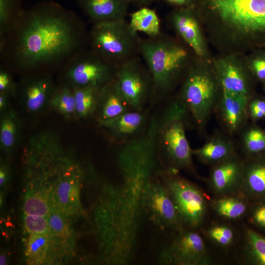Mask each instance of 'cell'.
<instances>
[{
    "label": "cell",
    "mask_w": 265,
    "mask_h": 265,
    "mask_svg": "<svg viewBox=\"0 0 265 265\" xmlns=\"http://www.w3.org/2000/svg\"><path fill=\"white\" fill-rule=\"evenodd\" d=\"M163 183L177 210L181 223L195 227L202 221L206 210L204 196L189 182L180 177L165 175Z\"/></svg>",
    "instance_id": "9c48e42d"
},
{
    "label": "cell",
    "mask_w": 265,
    "mask_h": 265,
    "mask_svg": "<svg viewBox=\"0 0 265 265\" xmlns=\"http://www.w3.org/2000/svg\"><path fill=\"white\" fill-rule=\"evenodd\" d=\"M167 22L178 38L186 44L195 56L205 57L207 52L200 21L193 6L176 7L169 14Z\"/></svg>",
    "instance_id": "7c38bea8"
},
{
    "label": "cell",
    "mask_w": 265,
    "mask_h": 265,
    "mask_svg": "<svg viewBox=\"0 0 265 265\" xmlns=\"http://www.w3.org/2000/svg\"><path fill=\"white\" fill-rule=\"evenodd\" d=\"M117 69L88 48L72 58L60 74L62 82L72 87H102L115 79Z\"/></svg>",
    "instance_id": "52a82bcc"
},
{
    "label": "cell",
    "mask_w": 265,
    "mask_h": 265,
    "mask_svg": "<svg viewBox=\"0 0 265 265\" xmlns=\"http://www.w3.org/2000/svg\"><path fill=\"white\" fill-rule=\"evenodd\" d=\"M125 19L92 24L89 48L106 63L116 68L140 56L142 38Z\"/></svg>",
    "instance_id": "277c9868"
},
{
    "label": "cell",
    "mask_w": 265,
    "mask_h": 265,
    "mask_svg": "<svg viewBox=\"0 0 265 265\" xmlns=\"http://www.w3.org/2000/svg\"></svg>",
    "instance_id": "f6af8a7d"
},
{
    "label": "cell",
    "mask_w": 265,
    "mask_h": 265,
    "mask_svg": "<svg viewBox=\"0 0 265 265\" xmlns=\"http://www.w3.org/2000/svg\"><path fill=\"white\" fill-rule=\"evenodd\" d=\"M115 79L125 102L134 110L140 111L148 97L152 96V78L140 56L118 67Z\"/></svg>",
    "instance_id": "ba28073f"
},
{
    "label": "cell",
    "mask_w": 265,
    "mask_h": 265,
    "mask_svg": "<svg viewBox=\"0 0 265 265\" xmlns=\"http://www.w3.org/2000/svg\"><path fill=\"white\" fill-rule=\"evenodd\" d=\"M245 183L250 191L265 193V164H256L250 167L245 175Z\"/></svg>",
    "instance_id": "484cf974"
},
{
    "label": "cell",
    "mask_w": 265,
    "mask_h": 265,
    "mask_svg": "<svg viewBox=\"0 0 265 265\" xmlns=\"http://www.w3.org/2000/svg\"><path fill=\"white\" fill-rule=\"evenodd\" d=\"M20 131V123L14 110L9 109L2 114L0 124V146L2 151L9 154L14 150L18 143Z\"/></svg>",
    "instance_id": "ffe728a7"
},
{
    "label": "cell",
    "mask_w": 265,
    "mask_h": 265,
    "mask_svg": "<svg viewBox=\"0 0 265 265\" xmlns=\"http://www.w3.org/2000/svg\"><path fill=\"white\" fill-rule=\"evenodd\" d=\"M0 259V264L1 265L6 264V258L4 255H1Z\"/></svg>",
    "instance_id": "ee69618b"
},
{
    "label": "cell",
    "mask_w": 265,
    "mask_h": 265,
    "mask_svg": "<svg viewBox=\"0 0 265 265\" xmlns=\"http://www.w3.org/2000/svg\"><path fill=\"white\" fill-rule=\"evenodd\" d=\"M193 60L183 80L180 100L199 124L207 118L215 103L217 94L215 79Z\"/></svg>",
    "instance_id": "8992f818"
},
{
    "label": "cell",
    "mask_w": 265,
    "mask_h": 265,
    "mask_svg": "<svg viewBox=\"0 0 265 265\" xmlns=\"http://www.w3.org/2000/svg\"><path fill=\"white\" fill-rule=\"evenodd\" d=\"M55 85L51 75L23 78L18 94L26 112L34 115L42 111L49 104Z\"/></svg>",
    "instance_id": "4fadbf2b"
},
{
    "label": "cell",
    "mask_w": 265,
    "mask_h": 265,
    "mask_svg": "<svg viewBox=\"0 0 265 265\" xmlns=\"http://www.w3.org/2000/svg\"><path fill=\"white\" fill-rule=\"evenodd\" d=\"M142 201L150 220L161 229L176 228L181 223L174 202L163 183L148 181L144 185Z\"/></svg>",
    "instance_id": "30bf717a"
},
{
    "label": "cell",
    "mask_w": 265,
    "mask_h": 265,
    "mask_svg": "<svg viewBox=\"0 0 265 265\" xmlns=\"http://www.w3.org/2000/svg\"><path fill=\"white\" fill-rule=\"evenodd\" d=\"M215 209L220 215L230 219H235L243 214L246 210V206L239 199L224 198L216 202Z\"/></svg>",
    "instance_id": "4316f807"
},
{
    "label": "cell",
    "mask_w": 265,
    "mask_h": 265,
    "mask_svg": "<svg viewBox=\"0 0 265 265\" xmlns=\"http://www.w3.org/2000/svg\"><path fill=\"white\" fill-rule=\"evenodd\" d=\"M253 219L258 225L265 227V205L260 207L255 211Z\"/></svg>",
    "instance_id": "8d00e7d4"
},
{
    "label": "cell",
    "mask_w": 265,
    "mask_h": 265,
    "mask_svg": "<svg viewBox=\"0 0 265 265\" xmlns=\"http://www.w3.org/2000/svg\"><path fill=\"white\" fill-rule=\"evenodd\" d=\"M250 67L259 80H265V52L255 55L250 61Z\"/></svg>",
    "instance_id": "836d02e7"
},
{
    "label": "cell",
    "mask_w": 265,
    "mask_h": 265,
    "mask_svg": "<svg viewBox=\"0 0 265 265\" xmlns=\"http://www.w3.org/2000/svg\"><path fill=\"white\" fill-rule=\"evenodd\" d=\"M10 97L9 95L6 93L0 92V112L1 114L9 109Z\"/></svg>",
    "instance_id": "ab89813d"
},
{
    "label": "cell",
    "mask_w": 265,
    "mask_h": 265,
    "mask_svg": "<svg viewBox=\"0 0 265 265\" xmlns=\"http://www.w3.org/2000/svg\"><path fill=\"white\" fill-rule=\"evenodd\" d=\"M176 7H188L193 6L194 0H162Z\"/></svg>",
    "instance_id": "f35d334b"
},
{
    "label": "cell",
    "mask_w": 265,
    "mask_h": 265,
    "mask_svg": "<svg viewBox=\"0 0 265 265\" xmlns=\"http://www.w3.org/2000/svg\"><path fill=\"white\" fill-rule=\"evenodd\" d=\"M244 141L250 153H256L265 150V133L259 129L249 130L244 135Z\"/></svg>",
    "instance_id": "f1b7e54d"
},
{
    "label": "cell",
    "mask_w": 265,
    "mask_h": 265,
    "mask_svg": "<svg viewBox=\"0 0 265 265\" xmlns=\"http://www.w3.org/2000/svg\"><path fill=\"white\" fill-rule=\"evenodd\" d=\"M251 114L255 119H259L265 116V101L255 100L249 106Z\"/></svg>",
    "instance_id": "e575fe53"
},
{
    "label": "cell",
    "mask_w": 265,
    "mask_h": 265,
    "mask_svg": "<svg viewBox=\"0 0 265 265\" xmlns=\"http://www.w3.org/2000/svg\"><path fill=\"white\" fill-rule=\"evenodd\" d=\"M213 231L220 233L225 238L232 241L233 238V233L232 230L228 227L219 226L212 228Z\"/></svg>",
    "instance_id": "74e56055"
},
{
    "label": "cell",
    "mask_w": 265,
    "mask_h": 265,
    "mask_svg": "<svg viewBox=\"0 0 265 265\" xmlns=\"http://www.w3.org/2000/svg\"><path fill=\"white\" fill-rule=\"evenodd\" d=\"M214 67L222 90L248 96L249 88L245 74L231 55L215 61Z\"/></svg>",
    "instance_id": "9a60e30c"
},
{
    "label": "cell",
    "mask_w": 265,
    "mask_h": 265,
    "mask_svg": "<svg viewBox=\"0 0 265 265\" xmlns=\"http://www.w3.org/2000/svg\"><path fill=\"white\" fill-rule=\"evenodd\" d=\"M222 90L221 109L223 118L229 129L234 131L243 118L248 96Z\"/></svg>",
    "instance_id": "d6986e66"
},
{
    "label": "cell",
    "mask_w": 265,
    "mask_h": 265,
    "mask_svg": "<svg viewBox=\"0 0 265 265\" xmlns=\"http://www.w3.org/2000/svg\"><path fill=\"white\" fill-rule=\"evenodd\" d=\"M49 104L66 119L77 117L74 90L71 85L65 82L55 85Z\"/></svg>",
    "instance_id": "7402d4cb"
},
{
    "label": "cell",
    "mask_w": 265,
    "mask_h": 265,
    "mask_svg": "<svg viewBox=\"0 0 265 265\" xmlns=\"http://www.w3.org/2000/svg\"><path fill=\"white\" fill-rule=\"evenodd\" d=\"M197 15L228 49L241 52L265 46V0H200Z\"/></svg>",
    "instance_id": "7a4b0ae2"
},
{
    "label": "cell",
    "mask_w": 265,
    "mask_h": 265,
    "mask_svg": "<svg viewBox=\"0 0 265 265\" xmlns=\"http://www.w3.org/2000/svg\"><path fill=\"white\" fill-rule=\"evenodd\" d=\"M160 256L165 263L197 265L207 262L204 242L198 233L191 231H182Z\"/></svg>",
    "instance_id": "8fae6325"
},
{
    "label": "cell",
    "mask_w": 265,
    "mask_h": 265,
    "mask_svg": "<svg viewBox=\"0 0 265 265\" xmlns=\"http://www.w3.org/2000/svg\"><path fill=\"white\" fill-rule=\"evenodd\" d=\"M23 0H0V39L10 30L25 10Z\"/></svg>",
    "instance_id": "d4e9b609"
},
{
    "label": "cell",
    "mask_w": 265,
    "mask_h": 265,
    "mask_svg": "<svg viewBox=\"0 0 265 265\" xmlns=\"http://www.w3.org/2000/svg\"><path fill=\"white\" fill-rule=\"evenodd\" d=\"M13 73L2 64L0 67V92L16 97L18 93V84L16 83Z\"/></svg>",
    "instance_id": "f546056e"
},
{
    "label": "cell",
    "mask_w": 265,
    "mask_h": 265,
    "mask_svg": "<svg viewBox=\"0 0 265 265\" xmlns=\"http://www.w3.org/2000/svg\"><path fill=\"white\" fill-rule=\"evenodd\" d=\"M144 115L138 110L127 111L115 117L105 120H98L100 127L114 138L124 139L136 132L144 122Z\"/></svg>",
    "instance_id": "2e32d148"
},
{
    "label": "cell",
    "mask_w": 265,
    "mask_h": 265,
    "mask_svg": "<svg viewBox=\"0 0 265 265\" xmlns=\"http://www.w3.org/2000/svg\"><path fill=\"white\" fill-rule=\"evenodd\" d=\"M89 31L75 12L53 0L25 9L0 39L3 65L24 78L61 71L89 48Z\"/></svg>",
    "instance_id": "6da1fadb"
},
{
    "label": "cell",
    "mask_w": 265,
    "mask_h": 265,
    "mask_svg": "<svg viewBox=\"0 0 265 265\" xmlns=\"http://www.w3.org/2000/svg\"><path fill=\"white\" fill-rule=\"evenodd\" d=\"M64 222L62 218L57 214L52 215L49 218L50 227L54 232L61 233L65 229Z\"/></svg>",
    "instance_id": "d590c367"
},
{
    "label": "cell",
    "mask_w": 265,
    "mask_h": 265,
    "mask_svg": "<svg viewBox=\"0 0 265 265\" xmlns=\"http://www.w3.org/2000/svg\"><path fill=\"white\" fill-rule=\"evenodd\" d=\"M9 176V171L6 165H2L0 170V183L2 185L7 181Z\"/></svg>",
    "instance_id": "b9f144b4"
},
{
    "label": "cell",
    "mask_w": 265,
    "mask_h": 265,
    "mask_svg": "<svg viewBox=\"0 0 265 265\" xmlns=\"http://www.w3.org/2000/svg\"><path fill=\"white\" fill-rule=\"evenodd\" d=\"M186 107L181 100L173 102L164 111L158 126L157 143L171 165L190 168L192 151L185 125Z\"/></svg>",
    "instance_id": "5b68a950"
},
{
    "label": "cell",
    "mask_w": 265,
    "mask_h": 265,
    "mask_svg": "<svg viewBox=\"0 0 265 265\" xmlns=\"http://www.w3.org/2000/svg\"><path fill=\"white\" fill-rule=\"evenodd\" d=\"M25 223L26 228L31 234H45L48 228L47 220L41 216L27 215Z\"/></svg>",
    "instance_id": "d6a6232c"
},
{
    "label": "cell",
    "mask_w": 265,
    "mask_h": 265,
    "mask_svg": "<svg viewBox=\"0 0 265 265\" xmlns=\"http://www.w3.org/2000/svg\"><path fill=\"white\" fill-rule=\"evenodd\" d=\"M242 170L238 162L227 160L215 167L212 172L211 182L216 192L224 194L232 190L240 183Z\"/></svg>",
    "instance_id": "e0dca14e"
},
{
    "label": "cell",
    "mask_w": 265,
    "mask_h": 265,
    "mask_svg": "<svg viewBox=\"0 0 265 265\" xmlns=\"http://www.w3.org/2000/svg\"><path fill=\"white\" fill-rule=\"evenodd\" d=\"M102 87H72L75 95L77 117L86 119L93 114L99 103Z\"/></svg>",
    "instance_id": "44dd1931"
},
{
    "label": "cell",
    "mask_w": 265,
    "mask_h": 265,
    "mask_svg": "<svg viewBox=\"0 0 265 265\" xmlns=\"http://www.w3.org/2000/svg\"><path fill=\"white\" fill-rule=\"evenodd\" d=\"M192 53L180 39L162 32L141 39L140 56L152 78V97L160 98L172 90L194 60Z\"/></svg>",
    "instance_id": "3957f363"
},
{
    "label": "cell",
    "mask_w": 265,
    "mask_h": 265,
    "mask_svg": "<svg viewBox=\"0 0 265 265\" xmlns=\"http://www.w3.org/2000/svg\"><path fill=\"white\" fill-rule=\"evenodd\" d=\"M24 211L28 215L41 216L46 215L49 211L48 207L42 198L33 196L27 199L24 204Z\"/></svg>",
    "instance_id": "1f68e13d"
},
{
    "label": "cell",
    "mask_w": 265,
    "mask_h": 265,
    "mask_svg": "<svg viewBox=\"0 0 265 265\" xmlns=\"http://www.w3.org/2000/svg\"><path fill=\"white\" fill-rule=\"evenodd\" d=\"M232 150L231 145L227 141L215 139L193 151L192 154L203 161L213 162L228 158L232 154Z\"/></svg>",
    "instance_id": "cb8c5ba5"
},
{
    "label": "cell",
    "mask_w": 265,
    "mask_h": 265,
    "mask_svg": "<svg viewBox=\"0 0 265 265\" xmlns=\"http://www.w3.org/2000/svg\"><path fill=\"white\" fill-rule=\"evenodd\" d=\"M129 23L134 30L143 32L148 37L156 36L161 33L160 20L156 11L146 6L131 13Z\"/></svg>",
    "instance_id": "603a6c76"
},
{
    "label": "cell",
    "mask_w": 265,
    "mask_h": 265,
    "mask_svg": "<svg viewBox=\"0 0 265 265\" xmlns=\"http://www.w3.org/2000/svg\"><path fill=\"white\" fill-rule=\"evenodd\" d=\"M209 234L212 239L220 244L226 245L231 242L221 234L213 231L212 229L209 231Z\"/></svg>",
    "instance_id": "60d3db41"
},
{
    "label": "cell",
    "mask_w": 265,
    "mask_h": 265,
    "mask_svg": "<svg viewBox=\"0 0 265 265\" xmlns=\"http://www.w3.org/2000/svg\"><path fill=\"white\" fill-rule=\"evenodd\" d=\"M48 247V238L45 234H31L27 243V255L33 260L40 261L44 259Z\"/></svg>",
    "instance_id": "83f0119b"
},
{
    "label": "cell",
    "mask_w": 265,
    "mask_h": 265,
    "mask_svg": "<svg viewBox=\"0 0 265 265\" xmlns=\"http://www.w3.org/2000/svg\"><path fill=\"white\" fill-rule=\"evenodd\" d=\"M248 239L254 257L259 263L265 265V238L250 230L248 233Z\"/></svg>",
    "instance_id": "4dcf8cb0"
},
{
    "label": "cell",
    "mask_w": 265,
    "mask_h": 265,
    "mask_svg": "<svg viewBox=\"0 0 265 265\" xmlns=\"http://www.w3.org/2000/svg\"><path fill=\"white\" fill-rule=\"evenodd\" d=\"M98 104L101 106L98 120L113 118L127 111L128 106L118 88L115 79L102 87Z\"/></svg>",
    "instance_id": "ac0fdd59"
},
{
    "label": "cell",
    "mask_w": 265,
    "mask_h": 265,
    "mask_svg": "<svg viewBox=\"0 0 265 265\" xmlns=\"http://www.w3.org/2000/svg\"><path fill=\"white\" fill-rule=\"evenodd\" d=\"M92 24L125 19L127 0H74Z\"/></svg>",
    "instance_id": "5bb4252c"
},
{
    "label": "cell",
    "mask_w": 265,
    "mask_h": 265,
    "mask_svg": "<svg viewBox=\"0 0 265 265\" xmlns=\"http://www.w3.org/2000/svg\"><path fill=\"white\" fill-rule=\"evenodd\" d=\"M157 0H127L128 2L139 5L141 7L146 6Z\"/></svg>",
    "instance_id": "7bdbcfd3"
}]
</instances>
